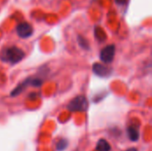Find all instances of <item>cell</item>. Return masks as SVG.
<instances>
[{
    "label": "cell",
    "instance_id": "cell-3",
    "mask_svg": "<svg viewBox=\"0 0 152 151\" xmlns=\"http://www.w3.org/2000/svg\"><path fill=\"white\" fill-rule=\"evenodd\" d=\"M115 54V47L114 45H109L107 47H105L102 53H101V59L102 61L108 63L110 61H111V60L113 59Z\"/></svg>",
    "mask_w": 152,
    "mask_h": 151
},
{
    "label": "cell",
    "instance_id": "cell-1",
    "mask_svg": "<svg viewBox=\"0 0 152 151\" xmlns=\"http://www.w3.org/2000/svg\"><path fill=\"white\" fill-rule=\"evenodd\" d=\"M23 56H24V53L20 49L15 46L5 49L3 54L4 60L9 62H12V63L18 62L19 61H20Z\"/></svg>",
    "mask_w": 152,
    "mask_h": 151
},
{
    "label": "cell",
    "instance_id": "cell-2",
    "mask_svg": "<svg viewBox=\"0 0 152 151\" xmlns=\"http://www.w3.org/2000/svg\"><path fill=\"white\" fill-rule=\"evenodd\" d=\"M16 32L20 37L27 38L33 34V28L28 22H21L16 28Z\"/></svg>",
    "mask_w": 152,
    "mask_h": 151
}]
</instances>
